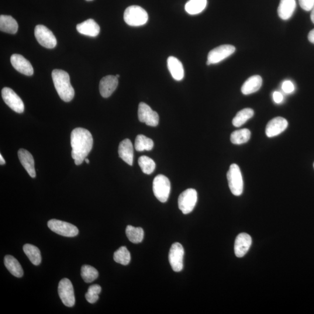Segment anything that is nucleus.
I'll list each match as a JSON object with an SVG mask.
<instances>
[{
	"label": "nucleus",
	"mask_w": 314,
	"mask_h": 314,
	"mask_svg": "<svg viewBox=\"0 0 314 314\" xmlns=\"http://www.w3.org/2000/svg\"><path fill=\"white\" fill-rule=\"evenodd\" d=\"M72 157L77 165H81L91 151L93 144L92 134L87 129L78 127L71 135Z\"/></svg>",
	"instance_id": "1"
},
{
	"label": "nucleus",
	"mask_w": 314,
	"mask_h": 314,
	"mask_svg": "<svg viewBox=\"0 0 314 314\" xmlns=\"http://www.w3.org/2000/svg\"><path fill=\"white\" fill-rule=\"evenodd\" d=\"M52 78L60 98L65 102H71L74 98L75 91L71 84L70 75L63 70H54Z\"/></svg>",
	"instance_id": "2"
},
{
	"label": "nucleus",
	"mask_w": 314,
	"mask_h": 314,
	"mask_svg": "<svg viewBox=\"0 0 314 314\" xmlns=\"http://www.w3.org/2000/svg\"><path fill=\"white\" fill-rule=\"evenodd\" d=\"M123 19L129 26H140L147 22L148 15L146 10L141 6L132 5L126 9L124 12Z\"/></svg>",
	"instance_id": "3"
},
{
	"label": "nucleus",
	"mask_w": 314,
	"mask_h": 314,
	"mask_svg": "<svg viewBox=\"0 0 314 314\" xmlns=\"http://www.w3.org/2000/svg\"><path fill=\"white\" fill-rule=\"evenodd\" d=\"M229 187L231 192L234 196H239L243 193V181L240 168L237 164L230 165L227 173Z\"/></svg>",
	"instance_id": "4"
},
{
	"label": "nucleus",
	"mask_w": 314,
	"mask_h": 314,
	"mask_svg": "<svg viewBox=\"0 0 314 314\" xmlns=\"http://www.w3.org/2000/svg\"><path fill=\"white\" fill-rule=\"evenodd\" d=\"M153 189L154 196L161 203H165L170 196L171 183L163 175H158L154 179Z\"/></svg>",
	"instance_id": "5"
},
{
	"label": "nucleus",
	"mask_w": 314,
	"mask_h": 314,
	"mask_svg": "<svg viewBox=\"0 0 314 314\" xmlns=\"http://www.w3.org/2000/svg\"><path fill=\"white\" fill-rule=\"evenodd\" d=\"M198 202V193L195 189H188L183 192L178 199L179 209L184 214L192 212Z\"/></svg>",
	"instance_id": "6"
},
{
	"label": "nucleus",
	"mask_w": 314,
	"mask_h": 314,
	"mask_svg": "<svg viewBox=\"0 0 314 314\" xmlns=\"http://www.w3.org/2000/svg\"><path fill=\"white\" fill-rule=\"evenodd\" d=\"M47 225L53 232L65 237H75L79 233L77 226L60 220L51 219L48 222Z\"/></svg>",
	"instance_id": "7"
},
{
	"label": "nucleus",
	"mask_w": 314,
	"mask_h": 314,
	"mask_svg": "<svg viewBox=\"0 0 314 314\" xmlns=\"http://www.w3.org/2000/svg\"><path fill=\"white\" fill-rule=\"evenodd\" d=\"M58 295L62 302L65 306L72 307L75 304V297L73 285L72 282L67 278L61 279L58 285Z\"/></svg>",
	"instance_id": "8"
},
{
	"label": "nucleus",
	"mask_w": 314,
	"mask_h": 314,
	"mask_svg": "<svg viewBox=\"0 0 314 314\" xmlns=\"http://www.w3.org/2000/svg\"><path fill=\"white\" fill-rule=\"evenodd\" d=\"M236 51V48L232 45H222L209 52L207 57V65L215 64L220 63L232 55Z\"/></svg>",
	"instance_id": "9"
},
{
	"label": "nucleus",
	"mask_w": 314,
	"mask_h": 314,
	"mask_svg": "<svg viewBox=\"0 0 314 314\" xmlns=\"http://www.w3.org/2000/svg\"><path fill=\"white\" fill-rule=\"evenodd\" d=\"M34 35L36 39L41 45L45 48H53L56 46L57 41L53 32L47 27L38 25L34 29Z\"/></svg>",
	"instance_id": "10"
},
{
	"label": "nucleus",
	"mask_w": 314,
	"mask_h": 314,
	"mask_svg": "<svg viewBox=\"0 0 314 314\" xmlns=\"http://www.w3.org/2000/svg\"><path fill=\"white\" fill-rule=\"evenodd\" d=\"M184 248L181 244L175 243L172 245L169 253V261L175 272H180L184 268Z\"/></svg>",
	"instance_id": "11"
},
{
	"label": "nucleus",
	"mask_w": 314,
	"mask_h": 314,
	"mask_svg": "<svg viewBox=\"0 0 314 314\" xmlns=\"http://www.w3.org/2000/svg\"><path fill=\"white\" fill-rule=\"evenodd\" d=\"M138 118L141 122L145 123L148 126L155 127L159 123V115L154 111L147 104L141 102L138 108Z\"/></svg>",
	"instance_id": "12"
},
{
	"label": "nucleus",
	"mask_w": 314,
	"mask_h": 314,
	"mask_svg": "<svg viewBox=\"0 0 314 314\" xmlns=\"http://www.w3.org/2000/svg\"><path fill=\"white\" fill-rule=\"evenodd\" d=\"M2 98L9 107L19 113H23L25 105L21 99L11 89L4 88L2 90Z\"/></svg>",
	"instance_id": "13"
},
{
	"label": "nucleus",
	"mask_w": 314,
	"mask_h": 314,
	"mask_svg": "<svg viewBox=\"0 0 314 314\" xmlns=\"http://www.w3.org/2000/svg\"><path fill=\"white\" fill-rule=\"evenodd\" d=\"M252 244V239L249 234L241 233L236 237L234 243V253L239 258L243 257L247 253Z\"/></svg>",
	"instance_id": "14"
},
{
	"label": "nucleus",
	"mask_w": 314,
	"mask_h": 314,
	"mask_svg": "<svg viewBox=\"0 0 314 314\" xmlns=\"http://www.w3.org/2000/svg\"><path fill=\"white\" fill-rule=\"evenodd\" d=\"M288 126L287 120L282 117H277L268 123L265 132L268 137H273L284 132Z\"/></svg>",
	"instance_id": "15"
},
{
	"label": "nucleus",
	"mask_w": 314,
	"mask_h": 314,
	"mask_svg": "<svg viewBox=\"0 0 314 314\" xmlns=\"http://www.w3.org/2000/svg\"><path fill=\"white\" fill-rule=\"evenodd\" d=\"M118 85V79L115 76H106L100 81L99 85L100 94L104 98H108L114 92Z\"/></svg>",
	"instance_id": "16"
},
{
	"label": "nucleus",
	"mask_w": 314,
	"mask_h": 314,
	"mask_svg": "<svg viewBox=\"0 0 314 314\" xmlns=\"http://www.w3.org/2000/svg\"><path fill=\"white\" fill-rule=\"evenodd\" d=\"M11 63L16 71L26 76H32L34 73L32 65L25 57L18 54H13Z\"/></svg>",
	"instance_id": "17"
},
{
	"label": "nucleus",
	"mask_w": 314,
	"mask_h": 314,
	"mask_svg": "<svg viewBox=\"0 0 314 314\" xmlns=\"http://www.w3.org/2000/svg\"><path fill=\"white\" fill-rule=\"evenodd\" d=\"M18 155L20 163L25 169L27 173L31 177L35 178L36 174L32 155L28 151L22 148L18 151Z\"/></svg>",
	"instance_id": "18"
},
{
	"label": "nucleus",
	"mask_w": 314,
	"mask_h": 314,
	"mask_svg": "<svg viewBox=\"0 0 314 314\" xmlns=\"http://www.w3.org/2000/svg\"><path fill=\"white\" fill-rule=\"evenodd\" d=\"M118 154L119 157L124 162L132 166L133 163V147L129 139L123 140L120 143Z\"/></svg>",
	"instance_id": "19"
},
{
	"label": "nucleus",
	"mask_w": 314,
	"mask_h": 314,
	"mask_svg": "<svg viewBox=\"0 0 314 314\" xmlns=\"http://www.w3.org/2000/svg\"><path fill=\"white\" fill-rule=\"evenodd\" d=\"M77 29L79 33L91 37L98 36L100 32L99 25L92 19L86 20L84 22L78 24Z\"/></svg>",
	"instance_id": "20"
},
{
	"label": "nucleus",
	"mask_w": 314,
	"mask_h": 314,
	"mask_svg": "<svg viewBox=\"0 0 314 314\" xmlns=\"http://www.w3.org/2000/svg\"><path fill=\"white\" fill-rule=\"evenodd\" d=\"M168 68L172 77L177 81H181L184 78V66L178 58L171 56L168 58Z\"/></svg>",
	"instance_id": "21"
},
{
	"label": "nucleus",
	"mask_w": 314,
	"mask_h": 314,
	"mask_svg": "<svg viewBox=\"0 0 314 314\" xmlns=\"http://www.w3.org/2000/svg\"><path fill=\"white\" fill-rule=\"evenodd\" d=\"M296 8V0H281L278 9V15L283 20H288L291 18Z\"/></svg>",
	"instance_id": "22"
},
{
	"label": "nucleus",
	"mask_w": 314,
	"mask_h": 314,
	"mask_svg": "<svg viewBox=\"0 0 314 314\" xmlns=\"http://www.w3.org/2000/svg\"><path fill=\"white\" fill-rule=\"evenodd\" d=\"M262 84H263V79L260 76H253L244 82L242 87H241V92L244 95L253 94L260 90Z\"/></svg>",
	"instance_id": "23"
},
{
	"label": "nucleus",
	"mask_w": 314,
	"mask_h": 314,
	"mask_svg": "<svg viewBox=\"0 0 314 314\" xmlns=\"http://www.w3.org/2000/svg\"><path fill=\"white\" fill-rule=\"evenodd\" d=\"M4 265L7 270L13 276L17 278H21L23 275V271L18 261L12 255H6L4 257Z\"/></svg>",
	"instance_id": "24"
},
{
	"label": "nucleus",
	"mask_w": 314,
	"mask_h": 314,
	"mask_svg": "<svg viewBox=\"0 0 314 314\" xmlns=\"http://www.w3.org/2000/svg\"><path fill=\"white\" fill-rule=\"evenodd\" d=\"M18 29V23L11 16L1 15L0 16V30L2 32L13 34L17 32Z\"/></svg>",
	"instance_id": "25"
},
{
	"label": "nucleus",
	"mask_w": 314,
	"mask_h": 314,
	"mask_svg": "<svg viewBox=\"0 0 314 314\" xmlns=\"http://www.w3.org/2000/svg\"><path fill=\"white\" fill-rule=\"evenodd\" d=\"M23 250L33 265H39L41 263L40 251L36 246L30 244H26L24 245Z\"/></svg>",
	"instance_id": "26"
},
{
	"label": "nucleus",
	"mask_w": 314,
	"mask_h": 314,
	"mask_svg": "<svg viewBox=\"0 0 314 314\" xmlns=\"http://www.w3.org/2000/svg\"><path fill=\"white\" fill-rule=\"evenodd\" d=\"M207 0H189L185 5V10L189 14L197 15L206 8Z\"/></svg>",
	"instance_id": "27"
},
{
	"label": "nucleus",
	"mask_w": 314,
	"mask_h": 314,
	"mask_svg": "<svg viewBox=\"0 0 314 314\" xmlns=\"http://www.w3.org/2000/svg\"><path fill=\"white\" fill-rule=\"evenodd\" d=\"M126 234L128 239L133 243H140L143 240L144 230L141 227L128 225L126 227Z\"/></svg>",
	"instance_id": "28"
},
{
	"label": "nucleus",
	"mask_w": 314,
	"mask_h": 314,
	"mask_svg": "<svg viewBox=\"0 0 314 314\" xmlns=\"http://www.w3.org/2000/svg\"><path fill=\"white\" fill-rule=\"evenodd\" d=\"M251 132L248 129H242L234 131L230 136V141L234 144L246 143L250 140Z\"/></svg>",
	"instance_id": "29"
},
{
	"label": "nucleus",
	"mask_w": 314,
	"mask_h": 314,
	"mask_svg": "<svg viewBox=\"0 0 314 314\" xmlns=\"http://www.w3.org/2000/svg\"><path fill=\"white\" fill-rule=\"evenodd\" d=\"M154 142L150 138L143 134L137 136L135 140L134 147L136 151L141 152L143 151H150L153 149Z\"/></svg>",
	"instance_id": "30"
},
{
	"label": "nucleus",
	"mask_w": 314,
	"mask_h": 314,
	"mask_svg": "<svg viewBox=\"0 0 314 314\" xmlns=\"http://www.w3.org/2000/svg\"><path fill=\"white\" fill-rule=\"evenodd\" d=\"M254 112L251 108H245L237 112L233 119V125L235 127H240L246 123L248 119L253 116Z\"/></svg>",
	"instance_id": "31"
},
{
	"label": "nucleus",
	"mask_w": 314,
	"mask_h": 314,
	"mask_svg": "<svg viewBox=\"0 0 314 314\" xmlns=\"http://www.w3.org/2000/svg\"><path fill=\"white\" fill-rule=\"evenodd\" d=\"M113 260L117 263L128 265L131 260L130 252L125 246L120 247L113 254Z\"/></svg>",
	"instance_id": "32"
},
{
	"label": "nucleus",
	"mask_w": 314,
	"mask_h": 314,
	"mask_svg": "<svg viewBox=\"0 0 314 314\" xmlns=\"http://www.w3.org/2000/svg\"><path fill=\"white\" fill-rule=\"evenodd\" d=\"M138 163H139L141 171L147 175H150L153 173L155 167H156V164H155L154 160L150 157L145 156V155L139 158Z\"/></svg>",
	"instance_id": "33"
},
{
	"label": "nucleus",
	"mask_w": 314,
	"mask_h": 314,
	"mask_svg": "<svg viewBox=\"0 0 314 314\" xmlns=\"http://www.w3.org/2000/svg\"><path fill=\"white\" fill-rule=\"evenodd\" d=\"M81 276L86 283H91L99 277V272L91 265H85L81 268Z\"/></svg>",
	"instance_id": "34"
},
{
	"label": "nucleus",
	"mask_w": 314,
	"mask_h": 314,
	"mask_svg": "<svg viewBox=\"0 0 314 314\" xmlns=\"http://www.w3.org/2000/svg\"><path fill=\"white\" fill-rule=\"evenodd\" d=\"M101 292V286L99 285H93L90 286L88 292L85 295L86 300L90 303H95L99 300V295Z\"/></svg>",
	"instance_id": "35"
},
{
	"label": "nucleus",
	"mask_w": 314,
	"mask_h": 314,
	"mask_svg": "<svg viewBox=\"0 0 314 314\" xmlns=\"http://www.w3.org/2000/svg\"><path fill=\"white\" fill-rule=\"evenodd\" d=\"M302 8L306 11H310L314 7V0H299Z\"/></svg>",
	"instance_id": "36"
},
{
	"label": "nucleus",
	"mask_w": 314,
	"mask_h": 314,
	"mask_svg": "<svg viewBox=\"0 0 314 314\" xmlns=\"http://www.w3.org/2000/svg\"><path fill=\"white\" fill-rule=\"evenodd\" d=\"M282 88L283 91L286 93H292L295 91V85L291 81H286L282 84Z\"/></svg>",
	"instance_id": "37"
},
{
	"label": "nucleus",
	"mask_w": 314,
	"mask_h": 314,
	"mask_svg": "<svg viewBox=\"0 0 314 314\" xmlns=\"http://www.w3.org/2000/svg\"><path fill=\"white\" fill-rule=\"evenodd\" d=\"M273 99L276 103L280 104L284 100V96H283L281 93L275 92L273 94Z\"/></svg>",
	"instance_id": "38"
},
{
	"label": "nucleus",
	"mask_w": 314,
	"mask_h": 314,
	"mask_svg": "<svg viewBox=\"0 0 314 314\" xmlns=\"http://www.w3.org/2000/svg\"><path fill=\"white\" fill-rule=\"evenodd\" d=\"M308 38L310 42L314 44V29L309 33Z\"/></svg>",
	"instance_id": "39"
},
{
	"label": "nucleus",
	"mask_w": 314,
	"mask_h": 314,
	"mask_svg": "<svg viewBox=\"0 0 314 314\" xmlns=\"http://www.w3.org/2000/svg\"><path fill=\"white\" fill-rule=\"evenodd\" d=\"M5 164V161L4 159V158L2 156V155H0V164L1 165H4Z\"/></svg>",
	"instance_id": "40"
},
{
	"label": "nucleus",
	"mask_w": 314,
	"mask_h": 314,
	"mask_svg": "<svg viewBox=\"0 0 314 314\" xmlns=\"http://www.w3.org/2000/svg\"><path fill=\"white\" fill-rule=\"evenodd\" d=\"M311 19H312V22L314 23V7L312 10V13H311Z\"/></svg>",
	"instance_id": "41"
},
{
	"label": "nucleus",
	"mask_w": 314,
	"mask_h": 314,
	"mask_svg": "<svg viewBox=\"0 0 314 314\" xmlns=\"http://www.w3.org/2000/svg\"><path fill=\"white\" fill-rule=\"evenodd\" d=\"M85 161H86V163H87L88 164H89V160L88 159V158H86Z\"/></svg>",
	"instance_id": "42"
},
{
	"label": "nucleus",
	"mask_w": 314,
	"mask_h": 314,
	"mask_svg": "<svg viewBox=\"0 0 314 314\" xmlns=\"http://www.w3.org/2000/svg\"><path fill=\"white\" fill-rule=\"evenodd\" d=\"M115 77H116L117 78H119V77H120V76H119V75H116L115 76Z\"/></svg>",
	"instance_id": "43"
},
{
	"label": "nucleus",
	"mask_w": 314,
	"mask_h": 314,
	"mask_svg": "<svg viewBox=\"0 0 314 314\" xmlns=\"http://www.w3.org/2000/svg\"><path fill=\"white\" fill-rule=\"evenodd\" d=\"M86 1H93V0H86Z\"/></svg>",
	"instance_id": "44"
},
{
	"label": "nucleus",
	"mask_w": 314,
	"mask_h": 314,
	"mask_svg": "<svg viewBox=\"0 0 314 314\" xmlns=\"http://www.w3.org/2000/svg\"></svg>",
	"instance_id": "45"
}]
</instances>
